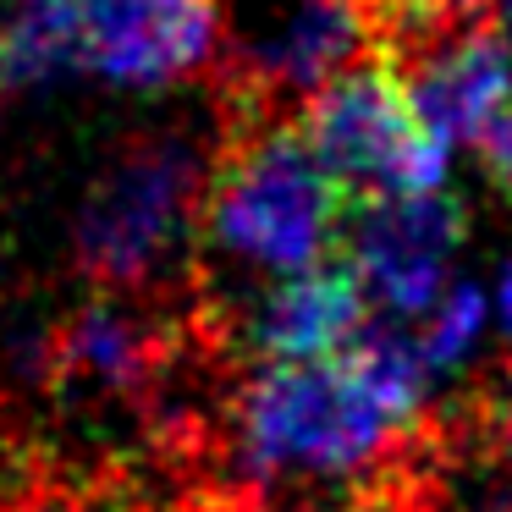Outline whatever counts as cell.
<instances>
[{"label":"cell","instance_id":"1","mask_svg":"<svg viewBox=\"0 0 512 512\" xmlns=\"http://www.w3.org/2000/svg\"><path fill=\"white\" fill-rule=\"evenodd\" d=\"M347 193L314 160L292 116H221L210 182L199 199L193 254L232 281V298L199 303L221 314L254 287L320 265L342 237Z\"/></svg>","mask_w":512,"mask_h":512},{"label":"cell","instance_id":"2","mask_svg":"<svg viewBox=\"0 0 512 512\" xmlns=\"http://www.w3.org/2000/svg\"><path fill=\"white\" fill-rule=\"evenodd\" d=\"M419 402L397 397L347 347L259 364L232 402V452L248 485H336L397 463Z\"/></svg>","mask_w":512,"mask_h":512},{"label":"cell","instance_id":"3","mask_svg":"<svg viewBox=\"0 0 512 512\" xmlns=\"http://www.w3.org/2000/svg\"><path fill=\"white\" fill-rule=\"evenodd\" d=\"M215 138H199L193 127H160L127 138L116 160H105L72 226V254L94 292L138 298L193 265L188 254Z\"/></svg>","mask_w":512,"mask_h":512},{"label":"cell","instance_id":"4","mask_svg":"<svg viewBox=\"0 0 512 512\" xmlns=\"http://www.w3.org/2000/svg\"><path fill=\"white\" fill-rule=\"evenodd\" d=\"M221 116H298L336 72L380 56L375 0H232L221 12Z\"/></svg>","mask_w":512,"mask_h":512},{"label":"cell","instance_id":"5","mask_svg":"<svg viewBox=\"0 0 512 512\" xmlns=\"http://www.w3.org/2000/svg\"><path fill=\"white\" fill-rule=\"evenodd\" d=\"M292 122L347 199L424 193L446 182L452 149L419 122L386 56H369L358 67L336 72L325 89H314L298 105Z\"/></svg>","mask_w":512,"mask_h":512},{"label":"cell","instance_id":"6","mask_svg":"<svg viewBox=\"0 0 512 512\" xmlns=\"http://www.w3.org/2000/svg\"><path fill=\"white\" fill-rule=\"evenodd\" d=\"M342 243L369 314L413 320L457 276V254L468 243V204L441 188L358 199L353 221H342Z\"/></svg>","mask_w":512,"mask_h":512},{"label":"cell","instance_id":"7","mask_svg":"<svg viewBox=\"0 0 512 512\" xmlns=\"http://www.w3.org/2000/svg\"><path fill=\"white\" fill-rule=\"evenodd\" d=\"M380 56L402 78L419 122L446 149L474 144L512 105V34L479 17H446L397 34Z\"/></svg>","mask_w":512,"mask_h":512},{"label":"cell","instance_id":"8","mask_svg":"<svg viewBox=\"0 0 512 512\" xmlns=\"http://www.w3.org/2000/svg\"><path fill=\"white\" fill-rule=\"evenodd\" d=\"M182 353V331L133 309L122 292H94L78 314L39 336L45 386L83 402H155Z\"/></svg>","mask_w":512,"mask_h":512},{"label":"cell","instance_id":"9","mask_svg":"<svg viewBox=\"0 0 512 512\" xmlns=\"http://www.w3.org/2000/svg\"><path fill=\"white\" fill-rule=\"evenodd\" d=\"M364 320H369V303L358 292L353 270L309 265L298 276L254 287L221 314H199L193 325L210 347H243L265 364H287V358L347 353L353 336L364 331Z\"/></svg>","mask_w":512,"mask_h":512},{"label":"cell","instance_id":"10","mask_svg":"<svg viewBox=\"0 0 512 512\" xmlns=\"http://www.w3.org/2000/svg\"><path fill=\"white\" fill-rule=\"evenodd\" d=\"M83 67L122 89H166L215 61L221 0H78Z\"/></svg>","mask_w":512,"mask_h":512},{"label":"cell","instance_id":"11","mask_svg":"<svg viewBox=\"0 0 512 512\" xmlns=\"http://www.w3.org/2000/svg\"><path fill=\"white\" fill-rule=\"evenodd\" d=\"M83 67L78 0H23V12L0 28V83L34 89Z\"/></svg>","mask_w":512,"mask_h":512},{"label":"cell","instance_id":"12","mask_svg":"<svg viewBox=\"0 0 512 512\" xmlns=\"http://www.w3.org/2000/svg\"><path fill=\"white\" fill-rule=\"evenodd\" d=\"M402 331H408V347H413V358L424 364L430 380L435 375H457V369H468L474 353L485 347L490 298H485V287L452 276L430 309L413 314V320H402Z\"/></svg>","mask_w":512,"mask_h":512},{"label":"cell","instance_id":"13","mask_svg":"<svg viewBox=\"0 0 512 512\" xmlns=\"http://www.w3.org/2000/svg\"><path fill=\"white\" fill-rule=\"evenodd\" d=\"M474 435L485 446V463L512 485V369L496 375L474 402Z\"/></svg>","mask_w":512,"mask_h":512},{"label":"cell","instance_id":"14","mask_svg":"<svg viewBox=\"0 0 512 512\" xmlns=\"http://www.w3.org/2000/svg\"><path fill=\"white\" fill-rule=\"evenodd\" d=\"M380 6V50L391 45L397 34L419 23H446V17H479L490 0H375Z\"/></svg>","mask_w":512,"mask_h":512},{"label":"cell","instance_id":"15","mask_svg":"<svg viewBox=\"0 0 512 512\" xmlns=\"http://www.w3.org/2000/svg\"><path fill=\"white\" fill-rule=\"evenodd\" d=\"M474 149H479V166H485L490 188H496L501 199H512V105L474 138Z\"/></svg>","mask_w":512,"mask_h":512},{"label":"cell","instance_id":"16","mask_svg":"<svg viewBox=\"0 0 512 512\" xmlns=\"http://www.w3.org/2000/svg\"><path fill=\"white\" fill-rule=\"evenodd\" d=\"M441 512H512V485L485 463V479H474V485H468L463 496H452Z\"/></svg>","mask_w":512,"mask_h":512},{"label":"cell","instance_id":"17","mask_svg":"<svg viewBox=\"0 0 512 512\" xmlns=\"http://www.w3.org/2000/svg\"><path fill=\"white\" fill-rule=\"evenodd\" d=\"M490 320L501 325V336L512 342V259L496 270V292H490Z\"/></svg>","mask_w":512,"mask_h":512},{"label":"cell","instance_id":"18","mask_svg":"<svg viewBox=\"0 0 512 512\" xmlns=\"http://www.w3.org/2000/svg\"><path fill=\"white\" fill-rule=\"evenodd\" d=\"M375 512H402V507H375Z\"/></svg>","mask_w":512,"mask_h":512}]
</instances>
